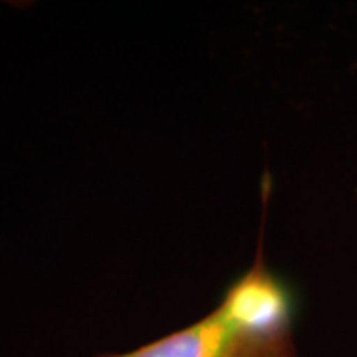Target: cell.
<instances>
[{"mask_svg":"<svg viewBox=\"0 0 357 357\" xmlns=\"http://www.w3.org/2000/svg\"><path fill=\"white\" fill-rule=\"evenodd\" d=\"M96 357H298L292 296L258 256L204 318L131 351Z\"/></svg>","mask_w":357,"mask_h":357,"instance_id":"6da1fadb","label":"cell"}]
</instances>
